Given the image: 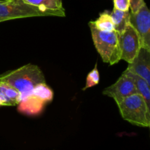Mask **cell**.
<instances>
[{
	"label": "cell",
	"instance_id": "3957f363",
	"mask_svg": "<svg viewBox=\"0 0 150 150\" xmlns=\"http://www.w3.org/2000/svg\"><path fill=\"white\" fill-rule=\"evenodd\" d=\"M117 105L124 120L136 126L149 127L150 107L142 96L138 94L130 96Z\"/></svg>",
	"mask_w": 150,
	"mask_h": 150
},
{
	"label": "cell",
	"instance_id": "ba28073f",
	"mask_svg": "<svg viewBox=\"0 0 150 150\" xmlns=\"http://www.w3.org/2000/svg\"><path fill=\"white\" fill-rule=\"evenodd\" d=\"M103 94L112 98L118 104L123 99L137 92L132 78L124 71L115 83L103 90Z\"/></svg>",
	"mask_w": 150,
	"mask_h": 150
},
{
	"label": "cell",
	"instance_id": "7a4b0ae2",
	"mask_svg": "<svg viewBox=\"0 0 150 150\" xmlns=\"http://www.w3.org/2000/svg\"><path fill=\"white\" fill-rule=\"evenodd\" d=\"M41 16H65L63 10H47L26 3L23 0L0 1V22L13 19Z\"/></svg>",
	"mask_w": 150,
	"mask_h": 150
},
{
	"label": "cell",
	"instance_id": "5bb4252c",
	"mask_svg": "<svg viewBox=\"0 0 150 150\" xmlns=\"http://www.w3.org/2000/svg\"><path fill=\"white\" fill-rule=\"evenodd\" d=\"M26 3L47 10H64L62 0H23Z\"/></svg>",
	"mask_w": 150,
	"mask_h": 150
},
{
	"label": "cell",
	"instance_id": "2e32d148",
	"mask_svg": "<svg viewBox=\"0 0 150 150\" xmlns=\"http://www.w3.org/2000/svg\"><path fill=\"white\" fill-rule=\"evenodd\" d=\"M114 8L121 11L127 12L130 9V0H113Z\"/></svg>",
	"mask_w": 150,
	"mask_h": 150
},
{
	"label": "cell",
	"instance_id": "9a60e30c",
	"mask_svg": "<svg viewBox=\"0 0 150 150\" xmlns=\"http://www.w3.org/2000/svg\"><path fill=\"white\" fill-rule=\"evenodd\" d=\"M100 81V74L98 71V65H95V68L91 71L89 73V74L87 75V77H86V85H85L84 88H83V90L87 89V88H92V87L95 86V85H98Z\"/></svg>",
	"mask_w": 150,
	"mask_h": 150
},
{
	"label": "cell",
	"instance_id": "30bf717a",
	"mask_svg": "<svg viewBox=\"0 0 150 150\" xmlns=\"http://www.w3.org/2000/svg\"><path fill=\"white\" fill-rule=\"evenodd\" d=\"M20 102V94L5 82H0V107L16 106Z\"/></svg>",
	"mask_w": 150,
	"mask_h": 150
},
{
	"label": "cell",
	"instance_id": "6da1fadb",
	"mask_svg": "<svg viewBox=\"0 0 150 150\" xmlns=\"http://www.w3.org/2000/svg\"><path fill=\"white\" fill-rule=\"evenodd\" d=\"M0 82H5L15 88L20 94V101L27 96L37 85L46 83L41 69L32 63L0 75Z\"/></svg>",
	"mask_w": 150,
	"mask_h": 150
},
{
	"label": "cell",
	"instance_id": "8992f818",
	"mask_svg": "<svg viewBox=\"0 0 150 150\" xmlns=\"http://www.w3.org/2000/svg\"><path fill=\"white\" fill-rule=\"evenodd\" d=\"M129 24L139 35L141 47L150 50V12L146 3L136 13H130Z\"/></svg>",
	"mask_w": 150,
	"mask_h": 150
},
{
	"label": "cell",
	"instance_id": "7c38bea8",
	"mask_svg": "<svg viewBox=\"0 0 150 150\" xmlns=\"http://www.w3.org/2000/svg\"><path fill=\"white\" fill-rule=\"evenodd\" d=\"M110 15L114 23V31L118 32L119 35H120L129 24L130 12L121 11L114 8Z\"/></svg>",
	"mask_w": 150,
	"mask_h": 150
},
{
	"label": "cell",
	"instance_id": "4fadbf2b",
	"mask_svg": "<svg viewBox=\"0 0 150 150\" xmlns=\"http://www.w3.org/2000/svg\"><path fill=\"white\" fill-rule=\"evenodd\" d=\"M89 25H92L97 29L103 32H112L114 31V26L111 15L108 11L100 13L99 18L94 21L89 22Z\"/></svg>",
	"mask_w": 150,
	"mask_h": 150
},
{
	"label": "cell",
	"instance_id": "9c48e42d",
	"mask_svg": "<svg viewBox=\"0 0 150 150\" xmlns=\"http://www.w3.org/2000/svg\"><path fill=\"white\" fill-rule=\"evenodd\" d=\"M126 70L143 78L150 85V50L141 47Z\"/></svg>",
	"mask_w": 150,
	"mask_h": 150
},
{
	"label": "cell",
	"instance_id": "8fae6325",
	"mask_svg": "<svg viewBox=\"0 0 150 150\" xmlns=\"http://www.w3.org/2000/svg\"><path fill=\"white\" fill-rule=\"evenodd\" d=\"M125 72L127 75H129L132 78V79H133L137 94L142 96L144 99L146 104L150 107L149 84L145 79H144L143 78L140 77V76L136 74H134L131 73V72L128 71L127 70L125 71Z\"/></svg>",
	"mask_w": 150,
	"mask_h": 150
},
{
	"label": "cell",
	"instance_id": "52a82bcc",
	"mask_svg": "<svg viewBox=\"0 0 150 150\" xmlns=\"http://www.w3.org/2000/svg\"><path fill=\"white\" fill-rule=\"evenodd\" d=\"M120 58L130 63L141 48L140 39L134 28L129 24L119 37Z\"/></svg>",
	"mask_w": 150,
	"mask_h": 150
},
{
	"label": "cell",
	"instance_id": "5b68a950",
	"mask_svg": "<svg viewBox=\"0 0 150 150\" xmlns=\"http://www.w3.org/2000/svg\"><path fill=\"white\" fill-rule=\"evenodd\" d=\"M53 96V91L46 83L40 84L19 102L18 110L27 116H37L42 111L47 103L52 101Z\"/></svg>",
	"mask_w": 150,
	"mask_h": 150
},
{
	"label": "cell",
	"instance_id": "277c9868",
	"mask_svg": "<svg viewBox=\"0 0 150 150\" xmlns=\"http://www.w3.org/2000/svg\"><path fill=\"white\" fill-rule=\"evenodd\" d=\"M89 26L95 46L103 61L110 66L118 63L121 60L118 32L116 31L103 32L98 30L92 25Z\"/></svg>",
	"mask_w": 150,
	"mask_h": 150
},
{
	"label": "cell",
	"instance_id": "e0dca14e",
	"mask_svg": "<svg viewBox=\"0 0 150 150\" xmlns=\"http://www.w3.org/2000/svg\"><path fill=\"white\" fill-rule=\"evenodd\" d=\"M144 3V0H130V8L131 10L130 13H136Z\"/></svg>",
	"mask_w": 150,
	"mask_h": 150
}]
</instances>
